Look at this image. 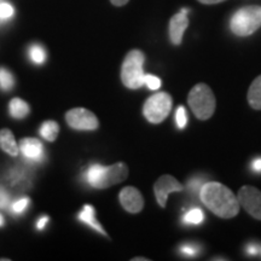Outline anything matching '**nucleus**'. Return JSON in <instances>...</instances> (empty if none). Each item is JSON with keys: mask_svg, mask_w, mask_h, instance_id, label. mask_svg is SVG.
Masks as SVG:
<instances>
[{"mask_svg": "<svg viewBox=\"0 0 261 261\" xmlns=\"http://www.w3.org/2000/svg\"><path fill=\"white\" fill-rule=\"evenodd\" d=\"M47 223H48V217H41L37 223V228L38 230H42V228L46 226Z\"/></svg>", "mask_w": 261, "mask_h": 261, "instance_id": "obj_30", "label": "nucleus"}, {"mask_svg": "<svg viewBox=\"0 0 261 261\" xmlns=\"http://www.w3.org/2000/svg\"><path fill=\"white\" fill-rule=\"evenodd\" d=\"M182 190H184V187H182L180 182H179L174 177L168 174L162 175L154 185L156 200H158L159 204L161 205L162 208L166 207L168 195L171 194V192H180Z\"/></svg>", "mask_w": 261, "mask_h": 261, "instance_id": "obj_8", "label": "nucleus"}, {"mask_svg": "<svg viewBox=\"0 0 261 261\" xmlns=\"http://www.w3.org/2000/svg\"><path fill=\"white\" fill-rule=\"evenodd\" d=\"M127 175H128V168H127L125 163L119 162L116 165L108 166L106 169V175H104L103 189L119 184V182L125 180Z\"/></svg>", "mask_w": 261, "mask_h": 261, "instance_id": "obj_12", "label": "nucleus"}, {"mask_svg": "<svg viewBox=\"0 0 261 261\" xmlns=\"http://www.w3.org/2000/svg\"><path fill=\"white\" fill-rule=\"evenodd\" d=\"M77 218H79L80 221H83L86 225H89L93 228V230L98 231L99 233L102 234H107L106 231H104V228L100 226V224L98 223L97 219H96V212H94V208L92 205H84L83 211L80 212L79 215H77Z\"/></svg>", "mask_w": 261, "mask_h": 261, "instance_id": "obj_14", "label": "nucleus"}, {"mask_svg": "<svg viewBox=\"0 0 261 261\" xmlns=\"http://www.w3.org/2000/svg\"><path fill=\"white\" fill-rule=\"evenodd\" d=\"M231 31L238 37H248L261 27L260 6H246L233 14L230 22Z\"/></svg>", "mask_w": 261, "mask_h": 261, "instance_id": "obj_4", "label": "nucleus"}, {"mask_svg": "<svg viewBox=\"0 0 261 261\" xmlns=\"http://www.w3.org/2000/svg\"><path fill=\"white\" fill-rule=\"evenodd\" d=\"M204 220V214L200 208L194 207L182 217V223L185 225H201Z\"/></svg>", "mask_w": 261, "mask_h": 261, "instance_id": "obj_18", "label": "nucleus"}, {"mask_svg": "<svg viewBox=\"0 0 261 261\" xmlns=\"http://www.w3.org/2000/svg\"><path fill=\"white\" fill-rule=\"evenodd\" d=\"M204 180L202 179H192V180L189 181V189L190 191H200L201 188L203 187Z\"/></svg>", "mask_w": 261, "mask_h": 261, "instance_id": "obj_28", "label": "nucleus"}, {"mask_svg": "<svg viewBox=\"0 0 261 261\" xmlns=\"http://www.w3.org/2000/svg\"><path fill=\"white\" fill-rule=\"evenodd\" d=\"M144 84L152 91L159 90L160 87H161V80H160L158 76H154V75L146 74L144 76Z\"/></svg>", "mask_w": 261, "mask_h": 261, "instance_id": "obj_25", "label": "nucleus"}, {"mask_svg": "<svg viewBox=\"0 0 261 261\" xmlns=\"http://www.w3.org/2000/svg\"><path fill=\"white\" fill-rule=\"evenodd\" d=\"M9 112L14 119L22 120L24 117H27L29 114V106L24 102L23 99H19V98H14V99L10 102L9 106Z\"/></svg>", "mask_w": 261, "mask_h": 261, "instance_id": "obj_16", "label": "nucleus"}, {"mask_svg": "<svg viewBox=\"0 0 261 261\" xmlns=\"http://www.w3.org/2000/svg\"><path fill=\"white\" fill-rule=\"evenodd\" d=\"M15 85L14 75L5 68H0V89L3 91L12 90Z\"/></svg>", "mask_w": 261, "mask_h": 261, "instance_id": "obj_20", "label": "nucleus"}, {"mask_svg": "<svg viewBox=\"0 0 261 261\" xmlns=\"http://www.w3.org/2000/svg\"><path fill=\"white\" fill-rule=\"evenodd\" d=\"M14 8L8 3H0V21H6L14 16Z\"/></svg>", "mask_w": 261, "mask_h": 261, "instance_id": "obj_24", "label": "nucleus"}, {"mask_svg": "<svg viewBox=\"0 0 261 261\" xmlns=\"http://www.w3.org/2000/svg\"><path fill=\"white\" fill-rule=\"evenodd\" d=\"M172 110V97L166 92L152 94L143 108L145 119L151 123L162 122Z\"/></svg>", "mask_w": 261, "mask_h": 261, "instance_id": "obj_5", "label": "nucleus"}, {"mask_svg": "<svg viewBox=\"0 0 261 261\" xmlns=\"http://www.w3.org/2000/svg\"><path fill=\"white\" fill-rule=\"evenodd\" d=\"M19 150L28 161L40 162L44 160V146L35 138H23L19 142Z\"/></svg>", "mask_w": 261, "mask_h": 261, "instance_id": "obj_11", "label": "nucleus"}, {"mask_svg": "<svg viewBox=\"0 0 261 261\" xmlns=\"http://www.w3.org/2000/svg\"><path fill=\"white\" fill-rule=\"evenodd\" d=\"M175 122H177V126L179 129H182L187 127L188 115H187V110H185L184 107H178L177 113H175Z\"/></svg>", "mask_w": 261, "mask_h": 261, "instance_id": "obj_22", "label": "nucleus"}, {"mask_svg": "<svg viewBox=\"0 0 261 261\" xmlns=\"http://www.w3.org/2000/svg\"><path fill=\"white\" fill-rule=\"evenodd\" d=\"M238 202L248 213L261 220V191L254 187H243L238 191Z\"/></svg>", "mask_w": 261, "mask_h": 261, "instance_id": "obj_7", "label": "nucleus"}, {"mask_svg": "<svg viewBox=\"0 0 261 261\" xmlns=\"http://www.w3.org/2000/svg\"><path fill=\"white\" fill-rule=\"evenodd\" d=\"M4 225V218H3V215L0 214V226H3Z\"/></svg>", "mask_w": 261, "mask_h": 261, "instance_id": "obj_34", "label": "nucleus"}, {"mask_svg": "<svg viewBox=\"0 0 261 261\" xmlns=\"http://www.w3.org/2000/svg\"><path fill=\"white\" fill-rule=\"evenodd\" d=\"M10 203V196L8 191L5 189L0 188V208L4 210V208H8Z\"/></svg>", "mask_w": 261, "mask_h": 261, "instance_id": "obj_27", "label": "nucleus"}, {"mask_svg": "<svg viewBox=\"0 0 261 261\" xmlns=\"http://www.w3.org/2000/svg\"><path fill=\"white\" fill-rule=\"evenodd\" d=\"M198 252H200V248L196 247L195 244H184V246L180 247V253L185 256H189V257L196 256L198 254Z\"/></svg>", "mask_w": 261, "mask_h": 261, "instance_id": "obj_26", "label": "nucleus"}, {"mask_svg": "<svg viewBox=\"0 0 261 261\" xmlns=\"http://www.w3.org/2000/svg\"><path fill=\"white\" fill-rule=\"evenodd\" d=\"M260 254H261V247H260Z\"/></svg>", "mask_w": 261, "mask_h": 261, "instance_id": "obj_35", "label": "nucleus"}, {"mask_svg": "<svg viewBox=\"0 0 261 261\" xmlns=\"http://www.w3.org/2000/svg\"><path fill=\"white\" fill-rule=\"evenodd\" d=\"M200 198L208 210L223 219L234 218L240 212L238 198L220 182H205L200 190Z\"/></svg>", "mask_w": 261, "mask_h": 261, "instance_id": "obj_1", "label": "nucleus"}, {"mask_svg": "<svg viewBox=\"0 0 261 261\" xmlns=\"http://www.w3.org/2000/svg\"><path fill=\"white\" fill-rule=\"evenodd\" d=\"M110 2H112V4L115 6H123L126 5L129 0H110Z\"/></svg>", "mask_w": 261, "mask_h": 261, "instance_id": "obj_33", "label": "nucleus"}, {"mask_svg": "<svg viewBox=\"0 0 261 261\" xmlns=\"http://www.w3.org/2000/svg\"><path fill=\"white\" fill-rule=\"evenodd\" d=\"M10 180H11V182L15 185V187H18V188L25 187L28 182L27 173L22 171L21 168H15L14 171L10 173Z\"/></svg>", "mask_w": 261, "mask_h": 261, "instance_id": "obj_21", "label": "nucleus"}, {"mask_svg": "<svg viewBox=\"0 0 261 261\" xmlns=\"http://www.w3.org/2000/svg\"><path fill=\"white\" fill-rule=\"evenodd\" d=\"M29 58H31L33 63L35 64H42L46 61V52H45L44 47L40 46L39 44H34L29 47Z\"/></svg>", "mask_w": 261, "mask_h": 261, "instance_id": "obj_19", "label": "nucleus"}, {"mask_svg": "<svg viewBox=\"0 0 261 261\" xmlns=\"http://www.w3.org/2000/svg\"><path fill=\"white\" fill-rule=\"evenodd\" d=\"M246 250H247V253L252 256L260 254V247L256 246V244H249V246L247 247Z\"/></svg>", "mask_w": 261, "mask_h": 261, "instance_id": "obj_29", "label": "nucleus"}, {"mask_svg": "<svg viewBox=\"0 0 261 261\" xmlns=\"http://www.w3.org/2000/svg\"><path fill=\"white\" fill-rule=\"evenodd\" d=\"M252 169L256 173H261V159L254 160L252 163Z\"/></svg>", "mask_w": 261, "mask_h": 261, "instance_id": "obj_31", "label": "nucleus"}, {"mask_svg": "<svg viewBox=\"0 0 261 261\" xmlns=\"http://www.w3.org/2000/svg\"><path fill=\"white\" fill-rule=\"evenodd\" d=\"M144 62L145 56L142 51L132 50L127 54L121 69V80L126 87L137 90L144 85Z\"/></svg>", "mask_w": 261, "mask_h": 261, "instance_id": "obj_3", "label": "nucleus"}, {"mask_svg": "<svg viewBox=\"0 0 261 261\" xmlns=\"http://www.w3.org/2000/svg\"><path fill=\"white\" fill-rule=\"evenodd\" d=\"M192 113L200 120H208L215 112V97L211 87L205 84L194 86L188 97Z\"/></svg>", "mask_w": 261, "mask_h": 261, "instance_id": "obj_2", "label": "nucleus"}, {"mask_svg": "<svg viewBox=\"0 0 261 261\" xmlns=\"http://www.w3.org/2000/svg\"><path fill=\"white\" fill-rule=\"evenodd\" d=\"M0 148H2L6 154L11 156L18 155V145L12 132L8 128L0 130Z\"/></svg>", "mask_w": 261, "mask_h": 261, "instance_id": "obj_13", "label": "nucleus"}, {"mask_svg": "<svg viewBox=\"0 0 261 261\" xmlns=\"http://www.w3.org/2000/svg\"><path fill=\"white\" fill-rule=\"evenodd\" d=\"M198 2L202 3V4L205 5H213V4H219V3H223L225 0H198Z\"/></svg>", "mask_w": 261, "mask_h": 261, "instance_id": "obj_32", "label": "nucleus"}, {"mask_svg": "<svg viewBox=\"0 0 261 261\" xmlns=\"http://www.w3.org/2000/svg\"><path fill=\"white\" fill-rule=\"evenodd\" d=\"M188 10H181V12L174 15L169 22V37H171L172 44L180 45L182 40V35H184L185 29L189 25L188 18Z\"/></svg>", "mask_w": 261, "mask_h": 261, "instance_id": "obj_10", "label": "nucleus"}, {"mask_svg": "<svg viewBox=\"0 0 261 261\" xmlns=\"http://www.w3.org/2000/svg\"><path fill=\"white\" fill-rule=\"evenodd\" d=\"M248 102L255 110H261V75L257 76L248 91Z\"/></svg>", "mask_w": 261, "mask_h": 261, "instance_id": "obj_15", "label": "nucleus"}, {"mask_svg": "<svg viewBox=\"0 0 261 261\" xmlns=\"http://www.w3.org/2000/svg\"><path fill=\"white\" fill-rule=\"evenodd\" d=\"M58 132H60V126H58L57 122L52 121V120L42 122L40 129H39L40 136L45 140H48V142H54V140L57 138Z\"/></svg>", "mask_w": 261, "mask_h": 261, "instance_id": "obj_17", "label": "nucleus"}, {"mask_svg": "<svg viewBox=\"0 0 261 261\" xmlns=\"http://www.w3.org/2000/svg\"><path fill=\"white\" fill-rule=\"evenodd\" d=\"M29 205V198L23 197L19 198V200L15 201L11 205V212L15 214H22L23 212L27 210V207Z\"/></svg>", "mask_w": 261, "mask_h": 261, "instance_id": "obj_23", "label": "nucleus"}, {"mask_svg": "<svg viewBox=\"0 0 261 261\" xmlns=\"http://www.w3.org/2000/svg\"><path fill=\"white\" fill-rule=\"evenodd\" d=\"M120 202H121L122 207L125 208L129 213H139L144 207V200L140 194L138 189L127 187L122 189L120 192Z\"/></svg>", "mask_w": 261, "mask_h": 261, "instance_id": "obj_9", "label": "nucleus"}, {"mask_svg": "<svg viewBox=\"0 0 261 261\" xmlns=\"http://www.w3.org/2000/svg\"><path fill=\"white\" fill-rule=\"evenodd\" d=\"M65 120L71 128L77 130H93L98 128V119L92 112L84 108H75L65 114Z\"/></svg>", "mask_w": 261, "mask_h": 261, "instance_id": "obj_6", "label": "nucleus"}]
</instances>
